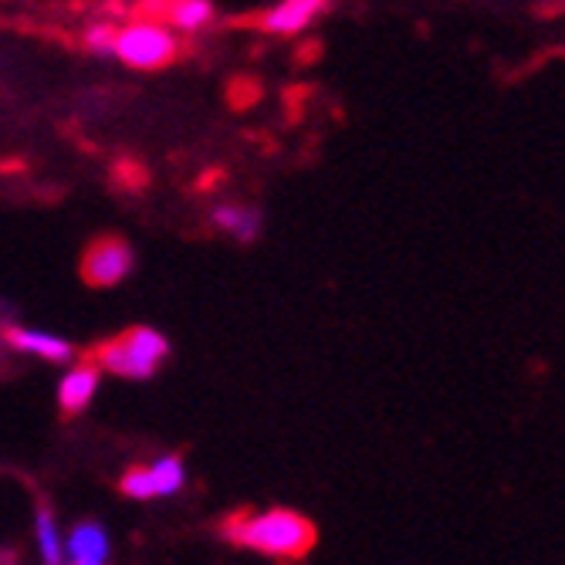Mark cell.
Listing matches in <instances>:
<instances>
[{"instance_id": "cell-1", "label": "cell", "mask_w": 565, "mask_h": 565, "mask_svg": "<svg viewBox=\"0 0 565 565\" xmlns=\"http://www.w3.org/2000/svg\"><path fill=\"white\" fill-rule=\"evenodd\" d=\"M221 532L234 545H247L275 558H301L316 545V525L291 508H271L262 515L237 511V515L224 519Z\"/></svg>"}, {"instance_id": "cell-3", "label": "cell", "mask_w": 565, "mask_h": 565, "mask_svg": "<svg viewBox=\"0 0 565 565\" xmlns=\"http://www.w3.org/2000/svg\"><path fill=\"white\" fill-rule=\"evenodd\" d=\"M92 355L98 370H109L126 380H149L167 359V339L146 326H136L109 342H102Z\"/></svg>"}, {"instance_id": "cell-10", "label": "cell", "mask_w": 565, "mask_h": 565, "mask_svg": "<svg viewBox=\"0 0 565 565\" xmlns=\"http://www.w3.org/2000/svg\"><path fill=\"white\" fill-rule=\"evenodd\" d=\"M211 221L244 244L262 234V214L254 207H241V203H217V207L211 211Z\"/></svg>"}, {"instance_id": "cell-14", "label": "cell", "mask_w": 565, "mask_h": 565, "mask_svg": "<svg viewBox=\"0 0 565 565\" xmlns=\"http://www.w3.org/2000/svg\"><path fill=\"white\" fill-rule=\"evenodd\" d=\"M119 488H122V494L139 498V501L157 498V484H152V471H149V468H132V471H126L122 481H119Z\"/></svg>"}, {"instance_id": "cell-5", "label": "cell", "mask_w": 565, "mask_h": 565, "mask_svg": "<svg viewBox=\"0 0 565 565\" xmlns=\"http://www.w3.org/2000/svg\"><path fill=\"white\" fill-rule=\"evenodd\" d=\"M332 8V0H278L262 18L258 28L275 38H298L312 28L326 11Z\"/></svg>"}, {"instance_id": "cell-11", "label": "cell", "mask_w": 565, "mask_h": 565, "mask_svg": "<svg viewBox=\"0 0 565 565\" xmlns=\"http://www.w3.org/2000/svg\"><path fill=\"white\" fill-rule=\"evenodd\" d=\"M38 548L44 565H62V535L55 525V511L47 504H38Z\"/></svg>"}, {"instance_id": "cell-12", "label": "cell", "mask_w": 565, "mask_h": 565, "mask_svg": "<svg viewBox=\"0 0 565 565\" xmlns=\"http://www.w3.org/2000/svg\"><path fill=\"white\" fill-rule=\"evenodd\" d=\"M152 471V484H157V494H177L183 488V465H180V457H160L157 465L149 468Z\"/></svg>"}, {"instance_id": "cell-7", "label": "cell", "mask_w": 565, "mask_h": 565, "mask_svg": "<svg viewBox=\"0 0 565 565\" xmlns=\"http://www.w3.org/2000/svg\"><path fill=\"white\" fill-rule=\"evenodd\" d=\"M0 339L18 352H31V355L51 359V363H68V359L75 355V349L65 339L38 332V329H24V326H4L0 329Z\"/></svg>"}, {"instance_id": "cell-2", "label": "cell", "mask_w": 565, "mask_h": 565, "mask_svg": "<svg viewBox=\"0 0 565 565\" xmlns=\"http://www.w3.org/2000/svg\"><path fill=\"white\" fill-rule=\"evenodd\" d=\"M113 55L136 72H157L167 68L180 55V34L163 24L160 18L142 14L116 28V47Z\"/></svg>"}, {"instance_id": "cell-13", "label": "cell", "mask_w": 565, "mask_h": 565, "mask_svg": "<svg viewBox=\"0 0 565 565\" xmlns=\"http://www.w3.org/2000/svg\"><path fill=\"white\" fill-rule=\"evenodd\" d=\"M82 44L92 51V55H113V47H116V24L113 21H92L82 31Z\"/></svg>"}, {"instance_id": "cell-9", "label": "cell", "mask_w": 565, "mask_h": 565, "mask_svg": "<svg viewBox=\"0 0 565 565\" xmlns=\"http://www.w3.org/2000/svg\"><path fill=\"white\" fill-rule=\"evenodd\" d=\"M109 558V535L98 522H82L75 525L68 539V562L72 565H106Z\"/></svg>"}, {"instance_id": "cell-6", "label": "cell", "mask_w": 565, "mask_h": 565, "mask_svg": "<svg viewBox=\"0 0 565 565\" xmlns=\"http://www.w3.org/2000/svg\"><path fill=\"white\" fill-rule=\"evenodd\" d=\"M149 11H152V18L170 24L177 34H200L217 18L211 0H160V4H152Z\"/></svg>"}, {"instance_id": "cell-8", "label": "cell", "mask_w": 565, "mask_h": 565, "mask_svg": "<svg viewBox=\"0 0 565 565\" xmlns=\"http://www.w3.org/2000/svg\"><path fill=\"white\" fill-rule=\"evenodd\" d=\"M95 390H98V366H95V363H82V366H75V370L62 380V386H58L62 414H65V417L82 414V409L92 403Z\"/></svg>"}, {"instance_id": "cell-4", "label": "cell", "mask_w": 565, "mask_h": 565, "mask_svg": "<svg viewBox=\"0 0 565 565\" xmlns=\"http://www.w3.org/2000/svg\"><path fill=\"white\" fill-rule=\"evenodd\" d=\"M132 268V247L122 237H98L82 254V278L92 288H113Z\"/></svg>"}]
</instances>
